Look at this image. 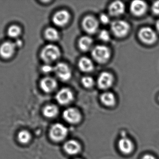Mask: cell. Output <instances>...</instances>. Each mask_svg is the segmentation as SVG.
I'll use <instances>...</instances> for the list:
<instances>
[{"label":"cell","instance_id":"cell-1","mask_svg":"<svg viewBox=\"0 0 159 159\" xmlns=\"http://www.w3.org/2000/svg\"><path fill=\"white\" fill-rule=\"evenodd\" d=\"M61 54V50L58 47L54 44H48L42 49L41 57L45 62L49 64L58 59L60 57Z\"/></svg>","mask_w":159,"mask_h":159},{"label":"cell","instance_id":"cell-2","mask_svg":"<svg viewBox=\"0 0 159 159\" xmlns=\"http://www.w3.org/2000/svg\"><path fill=\"white\" fill-rule=\"evenodd\" d=\"M91 54L94 60L100 63H105L111 56L110 49L107 47L102 45L94 47L92 50Z\"/></svg>","mask_w":159,"mask_h":159},{"label":"cell","instance_id":"cell-3","mask_svg":"<svg viewBox=\"0 0 159 159\" xmlns=\"http://www.w3.org/2000/svg\"><path fill=\"white\" fill-rule=\"evenodd\" d=\"M111 29L115 36L119 38H122L128 34L129 31L130 26L127 21L119 20L112 22Z\"/></svg>","mask_w":159,"mask_h":159},{"label":"cell","instance_id":"cell-4","mask_svg":"<svg viewBox=\"0 0 159 159\" xmlns=\"http://www.w3.org/2000/svg\"><path fill=\"white\" fill-rule=\"evenodd\" d=\"M68 133V129L60 123H56L53 125L49 131L50 138L56 142L63 141L67 137Z\"/></svg>","mask_w":159,"mask_h":159},{"label":"cell","instance_id":"cell-5","mask_svg":"<svg viewBox=\"0 0 159 159\" xmlns=\"http://www.w3.org/2000/svg\"><path fill=\"white\" fill-rule=\"evenodd\" d=\"M54 72L61 80L67 81L70 79L72 72L68 65L64 63H59L54 67Z\"/></svg>","mask_w":159,"mask_h":159},{"label":"cell","instance_id":"cell-6","mask_svg":"<svg viewBox=\"0 0 159 159\" xmlns=\"http://www.w3.org/2000/svg\"><path fill=\"white\" fill-rule=\"evenodd\" d=\"M139 36L142 42L148 44H154L157 38L156 32L150 27H144L141 29Z\"/></svg>","mask_w":159,"mask_h":159},{"label":"cell","instance_id":"cell-7","mask_svg":"<svg viewBox=\"0 0 159 159\" xmlns=\"http://www.w3.org/2000/svg\"><path fill=\"white\" fill-rule=\"evenodd\" d=\"M16 49L14 42L5 41L0 46V56L5 59H10L14 56Z\"/></svg>","mask_w":159,"mask_h":159},{"label":"cell","instance_id":"cell-8","mask_svg":"<svg viewBox=\"0 0 159 159\" xmlns=\"http://www.w3.org/2000/svg\"><path fill=\"white\" fill-rule=\"evenodd\" d=\"M82 25L84 30L89 34L95 33L99 28L98 20L93 16L85 17L82 21Z\"/></svg>","mask_w":159,"mask_h":159},{"label":"cell","instance_id":"cell-9","mask_svg":"<svg viewBox=\"0 0 159 159\" xmlns=\"http://www.w3.org/2000/svg\"><path fill=\"white\" fill-rule=\"evenodd\" d=\"M56 98L60 104L66 105L71 102L73 100V93L70 89L63 88L58 91Z\"/></svg>","mask_w":159,"mask_h":159},{"label":"cell","instance_id":"cell-10","mask_svg":"<svg viewBox=\"0 0 159 159\" xmlns=\"http://www.w3.org/2000/svg\"><path fill=\"white\" fill-rule=\"evenodd\" d=\"M114 81V77L112 74L108 72H103L98 77L97 85L101 89L106 90L112 87Z\"/></svg>","mask_w":159,"mask_h":159},{"label":"cell","instance_id":"cell-11","mask_svg":"<svg viewBox=\"0 0 159 159\" xmlns=\"http://www.w3.org/2000/svg\"><path fill=\"white\" fill-rule=\"evenodd\" d=\"M63 117L66 121L70 124H77L80 121L81 116L77 109L70 107L64 110Z\"/></svg>","mask_w":159,"mask_h":159},{"label":"cell","instance_id":"cell-12","mask_svg":"<svg viewBox=\"0 0 159 159\" xmlns=\"http://www.w3.org/2000/svg\"><path fill=\"white\" fill-rule=\"evenodd\" d=\"M70 15L67 10H61L55 13L53 16V21L54 24L58 27L66 26L70 21Z\"/></svg>","mask_w":159,"mask_h":159},{"label":"cell","instance_id":"cell-13","mask_svg":"<svg viewBox=\"0 0 159 159\" xmlns=\"http://www.w3.org/2000/svg\"><path fill=\"white\" fill-rule=\"evenodd\" d=\"M130 9L131 12L134 16H141L146 12L147 5L144 1L136 0L132 2Z\"/></svg>","mask_w":159,"mask_h":159},{"label":"cell","instance_id":"cell-14","mask_svg":"<svg viewBox=\"0 0 159 159\" xmlns=\"http://www.w3.org/2000/svg\"><path fill=\"white\" fill-rule=\"evenodd\" d=\"M57 87V83L53 77H44L40 82V87L43 91L50 93L54 91Z\"/></svg>","mask_w":159,"mask_h":159},{"label":"cell","instance_id":"cell-15","mask_svg":"<svg viewBox=\"0 0 159 159\" xmlns=\"http://www.w3.org/2000/svg\"><path fill=\"white\" fill-rule=\"evenodd\" d=\"M64 151L70 155H75L81 150V146L77 141L71 140L67 141L63 145Z\"/></svg>","mask_w":159,"mask_h":159},{"label":"cell","instance_id":"cell-16","mask_svg":"<svg viewBox=\"0 0 159 159\" xmlns=\"http://www.w3.org/2000/svg\"><path fill=\"white\" fill-rule=\"evenodd\" d=\"M125 10V5L120 1L113 2L108 7L109 14L113 16H120L124 13Z\"/></svg>","mask_w":159,"mask_h":159},{"label":"cell","instance_id":"cell-17","mask_svg":"<svg viewBox=\"0 0 159 159\" xmlns=\"http://www.w3.org/2000/svg\"><path fill=\"white\" fill-rule=\"evenodd\" d=\"M118 147L123 154H130L133 150L134 144L129 139L124 137L119 141Z\"/></svg>","mask_w":159,"mask_h":159},{"label":"cell","instance_id":"cell-18","mask_svg":"<svg viewBox=\"0 0 159 159\" xmlns=\"http://www.w3.org/2000/svg\"><path fill=\"white\" fill-rule=\"evenodd\" d=\"M78 65L82 72H89L94 69V65L92 61L87 57H83L80 59Z\"/></svg>","mask_w":159,"mask_h":159},{"label":"cell","instance_id":"cell-19","mask_svg":"<svg viewBox=\"0 0 159 159\" xmlns=\"http://www.w3.org/2000/svg\"><path fill=\"white\" fill-rule=\"evenodd\" d=\"M101 102L104 105L107 106H112L116 103L115 95L111 92H105L101 95Z\"/></svg>","mask_w":159,"mask_h":159},{"label":"cell","instance_id":"cell-20","mask_svg":"<svg viewBox=\"0 0 159 159\" xmlns=\"http://www.w3.org/2000/svg\"><path fill=\"white\" fill-rule=\"evenodd\" d=\"M93 44V40L90 36L85 35L80 39L79 46L80 49L83 51H87L91 48Z\"/></svg>","mask_w":159,"mask_h":159},{"label":"cell","instance_id":"cell-21","mask_svg":"<svg viewBox=\"0 0 159 159\" xmlns=\"http://www.w3.org/2000/svg\"><path fill=\"white\" fill-rule=\"evenodd\" d=\"M59 110L56 105H48L45 106L43 110V114L48 118H53L57 115Z\"/></svg>","mask_w":159,"mask_h":159},{"label":"cell","instance_id":"cell-22","mask_svg":"<svg viewBox=\"0 0 159 159\" xmlns=\"http://www.w3.org/2000/svg\"><path fill=\"white\" fill-rule=\"evenodd\" d=\"M32 139L31 134L27 130H22L18 133L17 140L22 145L29 143Z\"/></svg>","mask_w":159,"mask_h":159},{"label":"cell","instance_id":"cell-23","mask_svg":"<svg viewBox=\"0 0 159 159\" xmlns=\"http://www.w3.org/2000/svg\"><path fill=\"white\" fill-rule=\"evenodd\" d=\"M45 36L49 41H56L59 38V33L57 29L53 27H49L46 30Z\"/></svg>","mask_w":159,"mask_h":159},{"label":"cell","instance_id":"cell-24","mask_svg":"<svg viewBox=\"0 0 159 159\" xmlns=\"http://www.w3.org/2000/svg\"><path fill=\"white\" fill-rule=\"evenodd\" d=\"M21 32L22 30L20 26L13 25L8 28L7 33L10 38L17 39L21 35Z\"/></svg>","mask_w":159,"mask_h":159},{"label":"cell","instance_id":"cell-25","mask_svg":"<svg viewBox=\"0 0 159 159\" xmlns=\"http://www.w3.org/2000/svg\"><path fill=\"white\" fill-rule=\"evenodd\" d=\"M81 83L85 87L90 88L93 87L94 81L93 77L90 76H85L81 79Z\"/></svg>","mask_w":159,"mask_h":159},{"label":"cell","instance_id":"cell-26","mask_svg":"<svg viewBox=\"0 0 159 159\" xmlns=\"http://www.w3.org/2000/svg\"><path fill=\"white\" fill-rule=\"evenodd\" d=\"M99 37L103 42H108L110 39V34L106 30H102L99 33Z\"/></svg>","mask_w":159,"mask_h":159},{"label":"cell","instance_id":"cell-27","mask_svg":"<svg viewBox=\"0 0 159 159\" xmlns=\"http://www.w3.org/2000/svg\"><path fill=\"white\" fill-rule=\"evenodd\" d=\"M42 71L45 73H49L54 72V67L50 65L49 63H46L42 66Z\"/></svg>","mask_w":159,"mask_h":159},{"label":"cell","instance_id":"cell-28","mask_svg":"<svg viewBox=\"0 0 159 159\" xmlns=\"http://www.w3.org/2000/svg\"><path fill=\"white\" fill-rule=\"evenodd\" d=\"M100 20L103 24H106L109 23L110 19L109 16L106 14H102L100 16Z\"/></svg>","mask_w":159,"mask_h":159},{"label":"cell","instance_id":"cell-29","mask_svg":"<svg viewBox=\"0 0 159 159\" xmlns=\"http://www.w3.org/2000/svg\"><path fill=\"white\" fill-rule=\"evenodd\" d=\"M152 10L154 14L159 15V1L154 2L152 5Z\"/></svg>","mask_w":159,"mask_h":159},{"label":"cell","instance_id":"cell-30","mask_svg":"<svg viewBox=\"0 0 159 159\" xmlns=\"http://www.w3.org/2000/svg\"><path fill=\"white\" fill-rule=\"evenodd\" d=\"M14 43H15L17 49L20 48L23 45V41L21 39H19V38L16 39V42H14Z\"/></svg>","mask_w":159,"mask_h":159},{"label":"cell","instance_id":"cell-31","mask_svg":"<svg viewBox=\"0 0 159 159\" xmlns=\"http://www.w3.org/2000/svg\"><path fill=\"white\" fill-rule=\"evenodd\" d=\"M142 159H156L154 156L151 155H146L142 158Z\"/></svg>","mask_w":159,"mask_h":159},{"label":"cell","instance_id":"cell-32","mask_svg":"<svg viewBox=\"0 0 159 159\" xmlns=\"http://www.w3.org/2000/svg\"><path fill=\"white\" fill-rule=\"evenodd\" d=\"M156 28L159 32V20L157 21V23H156Z\"/></svg>","mask_w":159,"mask_h":159},{"label":"cell","instance_id":"cell-33","mask_svg":"<svg viewBox=\"0 0 159 159\" xmlns=\"http://www.w3.org/2000/svg\"><path fill=\"white\" fill-rule=\"evenodd\" d=\"M80 159V158H76V159Z\"/></svg>","mask_w":159,"mask_h":159},{"label":"cell","instance_id":"cell-34","mask_svg":"<svg viewBox=\"0 0 159 159\" xmlns=\"http://www.w3.org/2000/svg\"></svg>","mask_w":159,"mask_h":159}]
</instances>
